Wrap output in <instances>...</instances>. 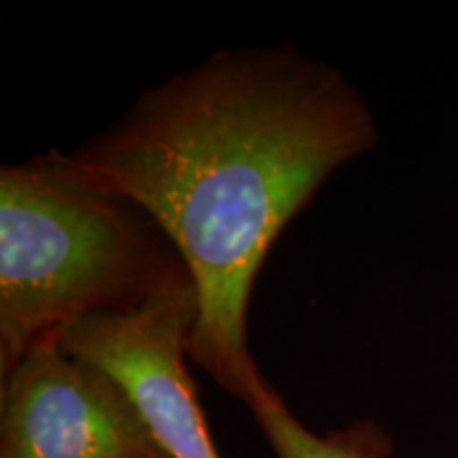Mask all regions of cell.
Here are the masks:
<instances>
[{
	"label": "cell",
	"instance_id": "cell-1",
	"mask_svg": "<svg viewBox=\"0 0 458 458\" xmlns=\"http://www.w3.org/2000/svg\"><path fill=\"white\" fill-rule=\"evenodd\" d=\"M376 142L368 102L334 66L249 47L145 89L72 156L162 227L196 289L189 359L253 408L270 386L249 348L257 274L318 187Z\"/></svg>",
	"mask_w": 458,
	"mask_h": 458
},
{
	"label": "cell",
	"instance_id": "cell-3",
	"mask_svg": "<svg viewBox=\"0 0 458 458\" xmlns=\"http://www.w3.org/2000/svg\"><path fill=\"white\" fill-rule=\"evenodd\" d=\"M196 317V289L182 278L139 306L89 314L55 331L68 352L125 388L170 458H221L187 369Z\"/></svg>",
	"mask_w": 458,
	"mask_h": 458
},
{
	"label": "cell",
	"instance_id": "cell-4",
	"mask_svg": "<svg viewBox=\"0 0 458 458\" xmlns=\"http://www.w3.org/2000/svg\"><path fill=\"white\" fill-rule=\"evenodd\" d=\"M0 458H170L111 374L41 337L3 374Z\"/></svg>",
	"mask_w": 458,
	"mask_h": 458
},
{
	"label": "cell",
	"instance_id": "cell-2",
	"mask_svg": "<svg viewBox=\"0 0 458 458\" xmlns=\"http://www.w3.org/2000/svg\"><path fill=\"white\" fill-rule=\"evenodd\" d=\"M189 278L139 204L49 151L0 170V371L41 337Z\"/></svg>",
	"mask_w": 458,
	"mask_h": 458
},
{
	"label": "cell",
	"instance_id": "cell-5",
	"mask_svg": "<svg viewBox=\"0 0 458 458\" xmlns=\"http://www.w3.org/2000/svg\"><path fill=\"white\" fill-rule=\"evenodd\" d=\"M250 410L278 458H388L393 452L388 435L369 420L327 435L312 433L291 414L272 386Z\"/></svg>",
	"mask_w": 458,
	"mask_h": 458
}]
</instances>
